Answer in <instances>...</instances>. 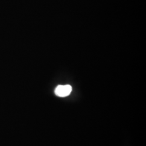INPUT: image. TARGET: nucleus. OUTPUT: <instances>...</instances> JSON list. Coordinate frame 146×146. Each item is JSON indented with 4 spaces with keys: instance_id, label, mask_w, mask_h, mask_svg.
<instances>
[{
    "instance_id": "nucleus-1",
    "label": "nucleus",
    "mask_w": 146,
    "mask_h": 146,
    "mask_svg": "<svg viewBox=\"0 0 146 146\" xmlns=\"http://www.w3.org/2000/svg\"><path fill=\"white\" fill-rule=\"evenodd\" d=\"M72 87L70 85H58L55 89V94L59 97H66L71 93Z\"/></svg>"
}]
</instances>
